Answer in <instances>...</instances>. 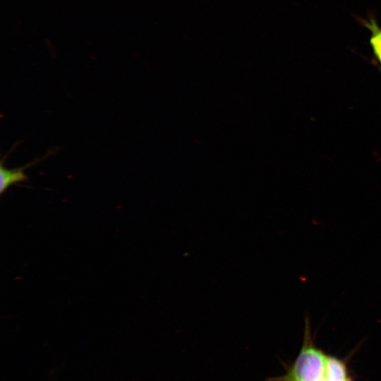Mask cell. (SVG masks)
<instances>
[{"label": "cell", "instance_id": "6da1fadb", "mask_svg": "<svg viewBox=\"0 0 381 381\" xmlns=\"http://www.w3.org/2000/svg\"><path fill=\"white\" fill-rule=\"evenodd\" d=\"M326 358L315 344L310 320L306 315L302 346L295 361L284 375L265 381H325Z\"/></svg>", "mask_w": 381, "mask_h": 381}, {"label": "cell", "instance_id": "7a4b0ae2", "mask_svg": "<svg viewBox=\"0 0 381 381\" xmlns=\"http://www.w3.org/2000/svg\"><path fill=\"white\" fill-rule=\"evenodd\" d=\"M4 158L5 157L1 160L0 167L1 194H3L11 185L28 180V178L24 173V169L40 161L37 160L36 162L29 163L24 167L8 169L4 167Z\"/></svg>", "mask_w": 381, "mask_h": 381}, {"label": "cell", "instance_id": "3957f363", "mask_svg": "<svg viewBox=\"0 0 381 381\" xmlns=\"http://www.w3.org/2000/svg\"><path fill=\"white\" fill-rule=\"evenodd\" d=\"M360 21L370 33V44L381 73V26L373 16H369L368 19H361Z\"/></svg>", "mask_w": 381, "mask_h": 381}, {"label": "cell", "instance_id": "277c9868", "mask_svg": "<svg viewBox=\"0 0 381 381\" xmlns=\"http://www.w3.org/2000/svg\"><path fill=\"white\" fill-rule=\"evenodd\" d=\"M324 380L325 381L350 380L345 363L334 356L327 355Z\"/></svg>", "mask_w": 381, "mask_h": 381}, {"label": "cell", "instance_id": "5b68a950", "mask_svg": "<svg viewBox=\"0 0 381 381\" xmlns=\"http://www.w3.org/2000/svg\"><path fill=\"white\" fill-rule=\"evenodd\" d=\"M349 381H351V380H349Z\"/></svg>", "mask_w": 381, "mask_h": 381}]
</instances>
